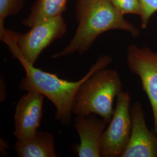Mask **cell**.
<instances>
[{"instance_id":"1","label":"cell","mask_w":157,"mask_h":157,"mask_svg":"<svg viewBox=\"0 0 157 157\" xmlns=\"http://www.w3.org/2000/svg\"><path fill=\"white\" fill-rule=\"evenodd\" d=\"M78 27L69 43L52 55L56 59L75 53L82 55L91 48L97 38L111 30L128 32L136 38L140 29L124 18L109 0H78L76 6Z\"/></svg>"},{"instance_id":"2","label":"cell","mask_w":157,"mask_h":157,"mask_svg":"<svg viewBox=\"0 0 157 157\" xmlns=\"http://www.w3.org/2000/svg\"><path fill=\"white\" fill-rule=\"evenodd\" d=\"M112 62L111 56L103 55L91 67L86 75L78 81L59 78L56 75L43 71L34 65L21 62L26 73L21 80L19 89L37 91L47 97L56 108L55 118L63 124L71 123L75 98L79 87L96 71L107 67Z\"/></svg>"},{"instance_id":"3","label":"cell","mask_w":157,"mask_h":157,"mask_svg":"<svg viewBox=\"0 0 157 157\" xmlns=\"http://www.w3.org/2000/svg\"><path fill=\"white\" fill-rule=\"evenodd\" d=\"M123 83L116 70L101 69L86 78L79 87L72 108L74 115H97L109 123L113 101L122 91Z\"/></svg>"},{"instance_id":"4","label":"cell","mask_w":157,"mask_h":157,"mask_svg":"<svg viewBox=\"0 0 157 157\" xmlns=\"http://www.w3.org/2000/svg\"><path fill=\"white\" fill-rule=\"evenodd\" d=\"M67 31V23L60 15L34 25L25 33L6 29L1 33V39L19 62L34 65L43 51L56 40L61 39Z\"/></svg>"},{"instance_id":"5","label":"cell","mask_w":157,"mask_h":157,"mask_svg":"<svg viewBox=\"0 0 157 157\" xmlns=\"http://www.w3.org/2000/svg\"><path fill=\"white\" fill-rule=\"evenodd\" d=\"M130 101L128 91H122L117 96L112 118L102 137L100 157H122L123 155L132 130Z\"/></svg>"},{"instance_id":"6","label":"cell","mask_w":157,"mask_h":157,"mask_svg":"<svg viewBox=\"0 0 157 157\" xmlns=\"http://www.w3.org/2000/svg\"><path fill=\"white\" fill-rule=\"evenodd\" d=\"M126 62L130 72L139 77L148 98L157 136V50L131 44L127 48Z\"/></svg>"},{"instance_id":"7","label":"cell","mask_w":157,"mask_h":157,"mask_svg":"<svg viewBox=\"0 0 157 157\" xmlns=\"http://www.w3.org/2000/svg\"><path fill=\"white\" fill-rule=\"evenodd\" d=\"M130 114L131 134L122 157H157V136L148 128L140 102L130 107Z\"/></svg>"},{"instance_id":"8","label":"cell","mask_w":157,"mask_h":157,"mask_svg":"<svg viewBox=\"0 0 157 157\" xmlns=\"http://www.w3.org/2000/svg\"><path fill=\"white\" fill-rule=\"evenodd\" d=\"M44 96L37 91H27L17 103L14 115V136L17 141L33 136L39 128L43 117Z\"/></svg>"},{"instance_id":"9","label":"cell","mask_w":157,"mask_h":157,"mask_svg":"<svg viewBox=\"0 0 157 157\" xmlns=\"http://www.w3.org/2000/svg\"><path fill=\"white\" fill-rule=\"evenodd\" d=\"M108 124L94 114L76 116L74 128L78 133L80 143L73 146V150L78 157H100L101 139Z\"/></svg>"},{"instance_id":"10","label":"cell","mask_w":157,"mask_h":157,"mask_svg":"<svg viewBox=\"0 0 157 157\" xmlns=\"http://www.w3.org/2000/svg\"><path fill=\"white\" fill-rule=\"evenodd\" d=\"M54 136L50 132L37 131L22 141H17L15 150L20 157H56Z\"/></svg>"},{"instance_id":"11","label":"cell","mask_w":157,"mask_h":157,"mask_svg":"<svg viewBox=\"0 0 157 157\" xmlns=\"http://www.w3.org/2000/svg\"><path fill=\"white\" fill-rule=\"evenodd\" d=\"M67 0H36L30 13L22 21V24L31 28L40 22L62 15Z\"/></svg>"},{"instance_id":"12","label":"cell","mask_w":157,"mask_h":157,"mask_svg":"<svg viewBox=\"0 0 157 157\" xmlns=\"http://www.w3.org/2000/svg\"><path fill=\"white\" fill-rule=\"evenodd\" d=\"M24 0H0V30H4L6 17L16 15L22 9Z\"/></svg>"},{"instance_id":"13","label":"cell","mask_w":157,"mask_h":157,"mask_svg":"<svg viewBox=\"0 0 157 157\" xmlns=\"http://www.w3.org/2000/svg\"><path fill=\"white\" fill-rule=\"evenodd\" d=\"M124 15L128 14L140 16L141 6L140 0H109Z\"/></svg>"},{"instance_id":"14","label":"cell","mask_w":157,"mask_h":157,"mask_svg":"<svg viewBox=\"0 0 157 157\" xmlns=\"http://www.w3.org/2000/svg\"><path fill=\"white\" fill-rule=\"evenodd\" d=\"M141 6V27L146 29L150 20L157 12V0H140Z\"/></svg>"}]
</instances>
